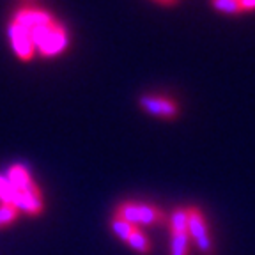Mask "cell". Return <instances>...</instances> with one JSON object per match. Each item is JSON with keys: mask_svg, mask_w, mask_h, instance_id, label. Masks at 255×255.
I'll list each match as a JSON object with an SVG mask.
<instances>
[{"mask_svg": "<svg viewBox=\"0 0 255 255\" xmlns=\"http://www.w3.org/2000/svg\"><path fill=\"white\" fill-rule=\"evenodd\" d=\"M110 225H112L114 234L119 239H123L129 248H133V250L138 252V254H149V252H151V243H149L147 236L143 234V232H140L136 227H133L131 223L123 222V220L114 216Z\"/></svg>", "mask_w": 255, "mask_h": 255, "instance_id": "cell-6", "label": "cell"}, {"mask_svg": "<svg viewBox=\"0 0 255 255\" xmlns=\"http://www.w3.org/2000/svg\"><path fill=\"white\" fill-rule=\"evenodd\" d=\"M190 239L188 213L184 207H177L170 216V255H188Z\"/></svg>", "mask_w": 255, "mask_h": 255, "instance_id": "cell-4", "label": "cell"}, {"mask_svg": "<svg viewBox=\"0 0 255 255\" xmlns=\"http://www.w3.org/2000/svg\"><path fill=\"white\" fill-rule=\"evenodd\" d=\"M50 20H53L52 16L48 14L46 11L37 9V7H25V9H21V11H18V14L14 16L16 23H20L21 27H25L28 32H30L32 28L39 27V25L48 23Z\"/></svg>", "mask_w": 255, "mask_h": 255, "instance_id": "cell-9", "label": "cell"}, {"mask_svg": "<svg viewBox=\"0 0 255 255\" xmlns=\"http://www.w3.org/2000/svg\"><path fill=\"white\" fill-rule=\"evenodd\" d=\"M20 215H21V211L16 206L0 202V229H4V227H7V225H11V223H14L16 220L20 218Z\"/></svg>", "mask_w": 255, "mask_h": 255, "instance_id": "cell-10", "label": "cell"}, {"mask_svg": "<svg viewBox=\"0 0 255 255\" xmlns=\"http://www.w3.org/2000/svg\"><path fill=\"white\" fill-rule=\"evenodd\" d=\"M140 107L147 112L149 116L161 117V119H174L179 116V105L172 98H165V96H142Z\"/></svg>", "mask_w": 255, "mask_h": 255, "instance_id": "cell-7", "label": "cell"}, {"mask_svg": "<svg viewBox=\"0 0 255 255\" xmlns=\"http://www.w3.org/2000/svg\"><path fill=\"white\" fill-rule=\"evenodd\" d=\"M5 177L11 183V204L21 213L30 216L39 215L44 209L43 191L25 165L14 163L7 168Z\"/></svg>", "mask_w": 255, "mask_h": 255, "instance_id": "cell-1", "label": "cell"}, {"mask_svg": "<svg viewBox=\"0 0 255 255\" xmlns=\"http://www.w3.org/2000/svg\"><path fill=\"white\" fill-rule=\"evenodd\" d=\"M156 2H159V4H165V5H172V4H175L177 0H156Z\"/></svg>", "mask_w": 255, "mask_h": 255, "instance_id": "cell-13", "label": "cell"}, {"mask_svg": "<svg viewBox=\"0 0 255 255\" xmlns=\"http://www.w3.org/2000/svg\"><path fill=\"white\" fill-rule=\"evenodd\" d=\"M188 213V232L190 238L193 239L202 254L209 255L213 252V241L209 236V229H207V222L204 218L202 211L199 207H186Z\"/></svg>", "mask_w": 255, "mask_h": 255, "instance_id": "cell-5", "label": "cell"}, {"mask_svg": "<svg viewBox=\"0 0 255 255\" xmlns=\"http://www.w3.org/2000/svg\"><path fill=\"white\" fill-rule=\"evenodd\" d=\"M116 218L123 222L131 223L133 227H145V225H154L163 220V213L158 207L143 202H123L116 211Z\"/></svg>", "mask_w": 255, "mask_h": 255, "instance_id": "cell-3", "label": "cell"}, {"mask_svg": "<svg viewBox=\"0 0 255 255\" xmlns=\"http://www.w3.org/2000/svg\"><path fill=\"white\" fill-rule=\"evenodd\" d=\"M211 5L220 12H225V14H238V12H243L239 0H211Z\"/></svg>", "mask_w": 255, "mask_h": 255, "instance_id": "cell-11", "label": "cell"}, {"mask_svg": "<svg viewBox=\"0 0 255 255\" xmlns=\"http://www.w3.org/2000/svg\"><path fill=\"white\" fill-rule=\"evenodd\" d=\"M9 37H11L12 48L18 53V57L23 60H30L32 55H34V50H36L34 43H32L30 32L12 20L11 25H9Z\"/></svg>", "mask_w": 255, "mask_h": 255, "instance_id": "cell-8", "label": "cell"}, {"mask_svg": "<svg viewBox=\"0 0 255 255\" xmlns=\"http://www.w3.org/2000/svg\"><path fill=\"white\" fill-rule=\"evenodd\" d=\"M30 37L34 48H37L46 57L59 55L60 52H64V48L68 46V32L55 20H50L48 23L32 28Z\"/></svg>", "mask_w": 255, "mask_h": 255, "instance_id": "cell-2", "label": "cell"}, {"mask_svg": "<svg viewBox=\"0 0 255 255\" xmlns=\"http://www.w3.org/2000/svg\"><path fill=\"white\" fill-rule=\"evenodd\" d=\"M239 4H241L243 11H254L255 9V0H239Z\"/></svg>", "mask_w": 255, "mask_h": 255, "instance_id": "cell-12", "label": "cell"}]
</instances>
